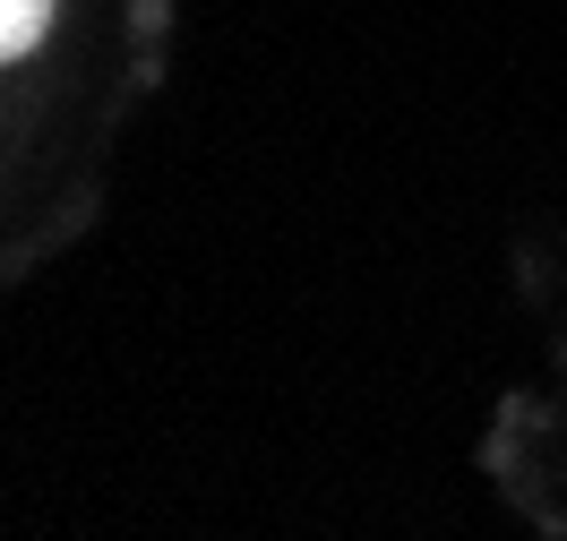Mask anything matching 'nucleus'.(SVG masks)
<instances>
[{
	"instance_id": "nucleus-1",
	"label": "nucleus",
	"mask_w": 567,
	"mask_h": 541,
	"mask_svg": "<svg viewBox=\"0 0 567 541\" xmlns=\"http://www.w3.org/2000/svg\"><path fill=\"white\" fill-rule=\"evenodd\" d=\"M43 27H52V0H0V61H18V52H35Z\"/></svg>"
}]
</instances>
